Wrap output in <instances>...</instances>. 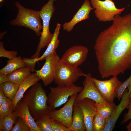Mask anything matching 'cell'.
Returning a JSON list of instances; mask_svg holds the SVG:
<instances>
[{"label":"cell","mask_w":131,"mask_h":131,"mask_svg":"<svg viewBox=\"0 0 131 131\" xmlns=\"http://www.w3.org/2000/svg\"><path fill=\"white\" fill-rule=\"evenodd\" d=\"M113 21L99 34L94 47L102 79L117 77L131 68V13L116 15Z\"/></svg>","instance_id":"cell-1"},{"label":"cell","mask_w":131,"mask_h":131,"mask_svg":"<svg viewBox=\"0 0 131 131\" xmlns=\"http://www.w3.org/2000/svg\"><path fill=\"white\" fill-rule=\"evenodd\" d=\"M22 99L27 104L30 113L35 120L48 115L53 109L47 105L48 96L40 83L30 88Z\"/></svg>","instance_id":"cell-2"},{"label":"cell","mask_w":131,"mask_h":131,"mask_svg":"<svg viewBox=\"0 0 131 131\" xmlns=\"http://www.w3.org/2000/svg\"><path fill=\"white\" fill-rule=\"evenodd\" d=\"M15 5L18 13L16 18L10 22V24L29 28L33 30L37 36H40L42 24L40 11L26 8L18 2L15 3Z\"/></svg>","instance_id":"cell-3"},{"label":"cell","mask_w":131,"mask_h":131,"mask_svg":"<svg viewBox=\"0 0 131 131\" xmlns=\"http://www.w3.org/2000/svg\"><path fill=\"white\" fill-rule=\"evenodd\" d=\"M56 0H49L44 5L40 11V15L42 21V29L38 45L37 50L30 58L35 59L39 58L41 49L47 47L53 36V33L50 31V22L55 10L54 2Z\"/></svg>","instance_id":"cell-4"},{"label":"cell","mask_w":131,"mask_h":131,"mask_svg":"<svg viewBox=\"0 0 131 131\" xmlns=\"http://www.w3.org/2000/svg\"><path fill=\"white\" fill-rule=\"evenodd\" d=\"M83 87L74 84L66 85H58L56 87H50L48 96L47 105L54 109L66 103L69 97L81 92Z\"/></svg>","instance_id":"cell-5"},{"label":"cell","mask_w":131,"mask_h":131,"mask_svg":"<svg viewBox=\"0 0 131 131\" xmlns=\"http://www.w3.org/2000/svg\"><path fill=\"white\" fill-rule=\"evenodd\" d=\"M86 75L78 67L68 66L60 59L56 65L54 81L57 85H70L74 84L80 77Z\"/></svg>","instance_id":"cell-6"},{"label":"cell","mask_w":131,"mask_h":131,"mask_svg":"<svg viewBox=\"0 0 131 131\" xmlns=\"http://www.w3.org/2000/svg\"><path fill=\"white\" fill-rule=\"evenodd\" d=\"M91 4L95 9V16L98 20L105 22L113 21L115 16L120 14L125 8H117L112 0H90Z\"/></svg>","instance_id":"cell-7"},{"label":"cell","mask_w":131,"mask_h":131,"mask_svg":"<svg viewBox=\"0 0 131 131\" xmlns=\"http://www.w3.org/2000/svg\"><path fill=\"white\" fill-rule=\"evenodd\" d=\"M60 59L55 51L45 58V62L41 69L35 70L36 73L45 86H47L54 81L56 65Z\"/></svg>","instance_id":"cell-8"},{"label":"cell","mask_w":131,"mask_h":131,"mask_svg":"<svg viewBox=\"0 0 131 131\" xmlns=\"http://www.w3.org/2000/svg\"><path fill=\"white\" fill-rule=\"evenodd\" d=\"M88 53V49L81 45H75L67 49L60 60L68 66L78 67L86 60Z\"/></svg>","instance_id":"cell-9"},{"label":"cell","mask_w":131,"mask_h":131,"mask_svg":"<svg viewBox=\"0 0 131 131\" xmlns=\"http://www.w3.org/2000/svg\"><path fill=\"white\" fill-rule=\"evenodd\" d=\"M78 95V93H76L70 96L63 107L58 110H52L48 116L69 128L72 124L73 105Z\"/></svg>","instance_id":"cell-10"},{"label":"cell","mask_w":131,"mask_h":131,"mask_svg":"<svg viewBox=\"0 0 131 131\" xmlns=\"http://www.w3.org/2000/svg\"><path fill=\"white\" fill-rule=\"evenodd\" d=\"M92 79L100 94L106 101L113 103L116 97L117 87L122 82L117 77L113 76L109 79L100 80L92 77Z\"/></svg>","instance_id":"cell-11"},{"label":"cell","mask_w":131,"mask_h":131,"mask_svg":"<svg viewBox=\"0 0 131 131\" xmlns=\"http://www.w3.org/2000/svg\"><path fill=\"white\" fill-rule=\"evenodd\" d=\"M92 78L90 73L86 74L83 82V89L78 95L75 103H77L86 98L94 100L96 103L107 102L100 94Z\"/></svg>","instance_id":"cell-12"},{"label":"cell","mask_w":131,"mask_h":131,"mask_svg":"<svg viewBox=\"0 0 131 131\" xmlns=\"http://www.w3.org/2000/svg\"><path fill=\"white\" fill-rule=\"evenodd\" d=\"M76 103L80 108L83 113L86 131H93V121L96 113V102L92 99L86 98Z\"/></svg>","instance_id":"cell-13"},{"label":"cell","mask_w":131,"mask_h":131,"mask_svg":"<svg viewBox=\"0 0 131 131\" xmlns=\"http://www.w3.org/2000/svg\"><path fill=\"white\" fill-rule=\"evenodd\" d=\"M94 9L91 5L89 0H85L81 8L74 15L72 19L68 22H66L62 25L64 30L70 32L73 29L74 26L78 23L87 19L89 17V14Z\"/></svg>","instance_id":"cell-14"},{"label":"cell","mask_w":131,"mask_h":131,"mask_svg":"<svg viewBox=\"0 0 131 131\" xmlns=\"http://www.w3.org/2000/svg\"><path fill=\"white\" fill-rule=\"evenodd\" d=\"M129 95L128 89H126L122 95L120 103L118 105L116 106L112 116L107 121L104 131L113 130L120 115L124 109L128 108L130 99Z\"/></svg>","instance_id":"cell-15"},{"label":"cell","mask_w":131,"mask_h":131,"mask_svg":"<svg viewBox=\"0 0 131 131\" xmlns=\"http://www.w3.org/2000/svg\"><path fill=\"white\" fill-rule=\"evenodd\" d=\"M13 111L18 117L23 119L30 131H41L30 113L27 104L22 99L18 102Z\"/></svg>","instance_id":"cell-16"},{"label":"cell","mask_w":131,"mask_h":131,"mask_svg":"<svg viewBox=\"0 0 131 131\" xmlns=\"http://www.w3.org/2000/svg\"><path fill=\"white\" fill-rule=\"evenodd\" d=\"M40 80L36 73H31L19 85L15 97L11 100V107L13 111L15 109L17 103L22 98L27 90L38 83Z\"/></svg>","instance_id":"cell-17"},{"label":"cell","mask_w":131,"mask_h":131,"mask_svg":"<svg viewBox=\"0 0 131 131\" xmlns=\"http://www.w3.org/2000/svg\"><path fill=\"white\" fill-rule=\"evenodd\" d=\"M73 111L72 124L69 128L70 131H86L83 113L80 108L75 103L73 106Z\"/></svg>","instance_id":"cell-18"},{"label":"cell","mask_w":131,"mask_h":131,"mask_svg":"<svg viewBox=\"0 0 131 131\" xmlns=\"http://www.w3.org/2000/svg\"><path fill=\"white\" fill-rule=\"evenodd\" d=\"M61 28V24L57 23L54 32L52 40L42 55L39 58H36L37 62L45 60L47 57L56 51L60 42L59 40L58 39V37Z\"/></svg>","instance_id":"cell-19"},{"label":"cell","mask_w":131,"mask_h":131,"mask_svg":"<svg viewBox=\"0 0 131 131\" xmlns=\"http://www.w3.org/2000/svg\"><path fill=\"white\" fill-rule=\"evenodd\" d=\"M31 70L29 67L20 68L7 75L9 81L20 85L31 74Z\"/></svg>","instance_id":"cell-20"},{"label":"cell","mask_w":131,"mask_h":131,"mask_svg":"<svg viewBox=\"0 0 131 131\" xmlns=\"http://www.w3.org/2000/svg\"><path fill=\"white\" fill-rule=\"evenodd\" d=\"M26 66V65L21 57H16L9 59L7 65L0 70V74L8 75L19 68Z\"/></svg>","instance_id":"cell-21"},{"label":"cell","mask_w":131,"mask_h":131,"mask_svg":"<svg viewBox=\"0 0 131 131\" xmlns=\"http://www.w3.org/2000/svg\"><path fill=\"white\" fill-rule=\"evenodd\" d=\"M96 112L107 121L113 115L116 106L114 103L107 102L96 104Z\"/></svg>","instance_id":"cell-22"},{"label":"cell","mask_w":131,"mask_h":131,"mask_svg":"<svg viewBox=\"0 0 131 131\" xmlns=\"http://www.w3.org/2000/svg\"><path fill=\"white\" fill-rule=\"evenodd\" d=\"M17 118L13 111L8 115L0 118V131H11Z\"/></svg>","instance_id":"cell-23"},{"label":"cell","mask_w":131,"mask_h":131,"mask_svg":"<svg viewBox=\"0 0 131 131\" xmlns=\"http://www.w3.org/2000/svg\"><path fill=\"white\" fill-rule=\"evenodd\" d=\"M19 85L8 81L0 85V89L3 91L5 96L11 100L15 97Z\"/></svg>","instance_id":"cell-24"},{"label":"cell","mask_w":131,"mask_h":131,"mask_svg":"<svg viewBox=\"0 0 131 131\" xmlns=\"http://www.w3.org/2000/svg\"><path fill=\"white\" fill-rule=\"evenodd\" d=\"M107 120L96 112L93 120V131H104L105 127Z\"/></svg>","instance_id":"cell-25"},{"label":"cell","mask_w":131,"mask_h":131,"mask_svg":"<svg viewBox=\"0 0 131 131\" xmlns=\"http://www.w3.org/2000/svg\"><path fill=\"white\" fill-rule=\"evenodd\" d=\"M36 122L41 131H53L51 126V118L48 115L37 119Z\"/></svg>","instance_id":"cell-26"},{"label":"cell","mask_w":131,"mask_h":131,"mask_svg":"<svg viewBox=\"0 0 131 131\" xmlns=\"http://www.w3.org/2000/svg\"><path fill=\"white\" fill-rule=\"evenodd\" d=\"M13 112L11 100L5 96L3 102L0 106V118L8 115Z\"/></svg>","instance_id":"cell-27"},{"label":"cell","mask_w":131,"mask_h":131,"mask_svg":"<svg viewBox=\"0 0 131 131\" xmlns=\"http://www.w3.org/2000/svg\"><path fill=\"white\" fill-rule=\"evenodd\" d=\"M131 80V75L126 81L119 85L117 87L116 91V97L119 101L122 95L126 88L127 87Z\"/></svg>","instance_id":"cell-28"},{"label":"cell","mask_w":131,"mask_h":131,"mask_svg":"<svg viewBox=\"0 0 131 131\" xmlns=\"http://www.w3.org/2000/svg\"><path fill=\"white\" fill-rule=\"evenodd\" d=\"M11 131H30L25 122L21 117H18Z\"/></svg>","instance_id":"cell-29"},{"label":"cell","mask_w":131,"mask_h":131,"mask_svg":"<svg viewBox=\"0 0 131 131\" xmlns=\"http://www.w3.org/2000/svg\"><path fill=\"white\" fill-rule=\"evenodd\" d=\"M17 52L15 51H8L4 47L3 41L0 42V57L7 58L9 59L17 57Z\"/></svg>","instance_id":"cell-30"},{"label":"cell","mask_w":131,"mask_h":131,"mask_svg":"<svg viewBox=\"0 0 131 131\" xmlns=\"http://www.w3.org/2000/svg\"><path fill=\"white\" fill-rule=\"evenodd\" d=\"M51 126L53 131H70L69 129L65 126L57 121L51 119Z\"/></svg>","instance_id":"cell-31"},{"label":"cell","mask_w":131,"mask_h":131,"mask_svg":"<svg viewBox=\"0 0 131 131\" xmlns=\"http://www.w3.org/2000/svg\"><path fill=\"white\" fill-rule=\"evenodd\" d=\"M23 59L25 64L26 66L30 68L31 70V72L35 71V66L37 62L35 59H31L25 57H24Z\"/></svg>","instance_id":"cell-32"},{"label":"cell","mask_w":131,"mask_h":131,"mask_svg":"<svg viewBox=\"0 0 131 131\" xmlns=\"http://www.w3.org/2000/svg\"><path fill=\"white\" fill-rule=\"evenodd\" d=\"M127 108L128 109V111L125 114L123 119L122 122L121 124L124 123L131 119V98H130L129 105Z\"/></svg>","instance_id":"cell-33"},{"label":"cell","mask_w":131,"mask_h":131,"mask_svg":"<svg viewBox=\"0 0 131 131\" xmlns=\"http://www.w3.org/2000/svg\"><path fill=\"white\" fill-rule=\"evenodd\" d=\"M8 81L7 75L4 74H0V85Z\"/></svg>","instance_id":"cell-34"},{"label":"cell","mask_w":131,"mask_h":131,"mask_svg":"<svg viewBox=\"0 0 131 131\" xmlns=\"http://www.w3.org/2000/svg\"><path fill=\"white\" fill-rule=\"evenodd\" d=\"M5 96L3 91L0 89V106L2 104Z\"/></svg>","instance_id":"cell-35"},{"label":"cell","mask_w":131,"mask_h":131,"mask_svg":"<svg viewBox=\"0 0 131 131\" xmlns=\"http://www.w3.org/2000/svg\"><path fill=\"white\" fill-rule=\"evenodd\" d=\"M127 88H128L127 89L128 90V93L130 94L131 93V80Z\"/></svg>","instance_id":"cell-36"},{"label":"cell","mask_w":131,"mask_h":131,"mask_svg":"<svg viewBox=\"0 0 131 131\" xmlns=\"http://www.w3.org/2000/svg\"><path fill=\"white\" fill-rule=\"evenodd\" d=\"M126 128L128 131H131V121L126 126Z\"/></svg>","instance_id":"cell-37"},{"label":"cell","mask_w":131,"mask_h":131,"mask_svg":"<svg viewBox=\"0 0 131 131\" xmlns=\"http://www.w3.org/2000/svg\"><path fill=\"white\" fill-rule=\"evenodd\" d=\"M129 98H131V93L130 94Z\"/></svg>","instance_id":"cell-38"},{"label":"cell","mask_w":131,"mask_h":131,"mask_svg":"<svg viewBox=\"0 0 131 131\" xmlns=\"http://www.w3.org/2000/svg\"><path fill=\"white\" fill-rule=\"evenodd\" d=\"M3 1V0H0V2L1 3V2H2Z\"/></svg>","instance_id":"cell-39"}]
</instances>
